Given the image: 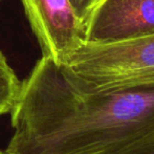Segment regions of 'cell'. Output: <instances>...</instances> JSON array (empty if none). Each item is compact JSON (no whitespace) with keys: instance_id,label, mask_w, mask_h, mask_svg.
I'll return each mask as SVG.
<instances>
[{"instance_id":"obj_2","label":"cell","mask_w":154,"mask_h":154,"mask_svg":"<svg viewBox=\"0 0 154 154\" xmlns=\"http://www.w3.org/2000/svg\"><path fill=\"white\" fill-rule=\"evenodd\" d=\"M82 93H101L154 84V34L119 42H82L61 64Z\"/></svg>"},{"instance_id":"obj_7","label":"cell","mask_w":154,"mask_h":154,"mask_svg":"<svg viewBox=\"0 0 154 154\" xmlns=\"http://www.w3.org/2000/svg\"><path fill=\"white\" fill-rule=\"evenodd\" d=\"M100 0H69L71 8L75 12V16L78 17L82 24L87 19L88 15L92 11V8L97 5Z\"/></svg>"},{"instance_id":"obj_3","label":"cell","mask_w":154,"mask_h":154,"mask_svg":"<svg viewBox=\"0 0 154 154\" xmlns=\"http://www.w3.org/2000/svg\"><path fill=\"white\" fill-rule=\"evenodd\" d=\"M84 42L106 44L154 34V0H100L83 24Z\"/></svg>"},{"instance_id":"obj_5","label":"cell","mask_w":154,"mask_h":154,"mask_svg":"<svg viewBox=\"0 0 154 154\" xmlns=\"http://www.w3.org/2000/svg\"><path fill=\"white\" fill-rule=\"evenodd\" d=\"M21 81L0 49V116L11 113L20 92Z\"/></svg>"},{"instance_id":"obj_6","label":"cell","mask_w":154,"mask_h":154,"mask_svg":"<svg viewBox=\"0 0 154 154\" xmlns=\"http://www.w3.org/2000/svg\"><path fill=\"white\" fill-rule=\"evenodd\" d=\"M107 154H154V128L129 144Z\"/></svg>"},{"instance_id":"obj_8","label":"cell","mask_w":154,"mask_h":154,"mask_svg":"<svg viewBox=\"0 0 154 154\" xmlns=\"http://www.w3.org/2000/svg\"><path fill=\"white\" fill-rule=\"evenodd\" d=\"M0 154H8V152H6V151H5V150H4V151L0 150Z\"/></svg>"},{"instance_id":"obj_1","label":"cell","mask_w":154,"mask_h":154,"mask_svg":"<svg viewBox=\"0 0 154 154\" xmlns=\"http://www.w3.org/2000/svg\"><path fill=\"white\" fill-rule=\"evenodd\" d=\"M10 114L8 154H107L154 128V84L82 93L42 56Z\"/></svg>"},{"instance_id":"obj_4","label":"cell","mask_w":154,"mask_h":154,"mask_svg":"<svg viewBox=\"0 0 154 154\" xmlns=\"http://www.w3.org/2000/svg\"><path fill=\"white\" fill-rule=\"evenodd\" d=\"M42 56L57 64L82 44L83 24L69 0H21Z\"/></svg>"}]
</instances>
